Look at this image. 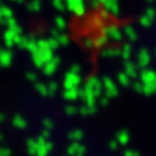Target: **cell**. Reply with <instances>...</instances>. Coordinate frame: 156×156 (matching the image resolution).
<instances>
[]
</instances>
